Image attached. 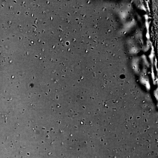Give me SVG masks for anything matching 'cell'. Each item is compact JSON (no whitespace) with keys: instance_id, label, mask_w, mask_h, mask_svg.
Instances as JSON below:
<instances>
[]
</instances>
